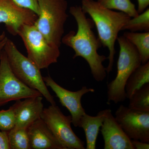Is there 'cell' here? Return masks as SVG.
<instances>
[{
    "instance_id": "obj_1",
    "label": "cell",
    "mask_w": 149,
    "mask_h": 149,
    "mask_svg": "<svg viewBox=\"0 0 149 149\" xmlns=\"http://www.w3.org/2000/svg\"><path fill=\"white\" fill-rule=\"evenodd\" d=\"M69 13L77 23V32L71 31L63 36L62 43L73 50V58L78 57L84 58L90 66L94 79L97 82H102L107 75L106 70L103 63L107 58L98 53L102 45L93 32L94 22L86 17V14L83 12L80 6L70 7Z\"/></svg>"
},
{
    "instance_id": "obj_2",
    "label": "cell",
    "mask_w": 149,
    "mask_h": 149,
    "mask_svg": "<svg viewBox=\"0 0 149 149\" xmlns=\"http://www.w3.org/2000/svg\"><path fill=\"white\" fill-rule=\"evenodd\" d=\"M81 8L88 14L95 25L99 40L104 47L109 51L107 57L108 65L106 68L109 73L112 70L114 56L116 53L115 45L119 32L131 17L122 12L114 11L106 8L94 0H82Z\"/></svg>"
},
{
    "instance_id": "obj_3",
    "label": "cell",
    "mask_w": 149,
    "mask_h": 149,
    "mask_svg": "<svg viewBox=\"0 0 149 149\" xmlns=\"http://www.w3.org/2000/svg\"><path fill=\"white\" fill-rule=\"evenodd\" d=\"M39 15L34 25L52 45L60 47L68 15L66 0H38Z\"/></svg>"
},
{
    "instance_id": "obj_4",
    "label": "cell",
    "mask_w": 149,
    "mask_h": 149,
    "mask_svg": "<svg viewBox=\"0 0 149 149\" xmlns=\"http://www.w3.org/2000/svg\"><path fill=\"white\" fill-rule=\"evenodd\" d=\"M120 47L117 63V74L114 80L107 85L108 102L117 104L126 99L125 86L131 74L141 64L137 49L123 36L117 37Z\"/></svg>"
},
{
    "instance_id": "obj_5",
    "label": "cell",
    "mask_w": 149,
    "mask_h": 149,
    "mask_svg": "<svg viewBox=\"0 0 149 149\" xmlns=\"http://www.w3.org/2000/svg\"><path fill=\"white\" fill-rule=\"evenodd\" d=\"M4 51L15 75L29 88L40 92L51 105L56 104L53 96L44 81L41 69L27 57L23 55L10 39L7 41Z\"/></svg>"
},
{
    "instance_id": "obj_6",
    "label": "cell",
    "mask_w": 149,
    "mask_h": 149,
    "mask_svg": "<svg viewBox=\"0 0 149 149\" xmlns=\"http://www.w3.org/2000/svg\"><path fill=\"white\" fill-rule=\"evenodd\" d=\"M18 35L24 43L27 57L40 69L47 68L57 62L60 48L49 42L34 24L22 26Z\"/></svg>"
},
{
    "instance_id": "obj_7",
    "label": "cell",
    "mask_w": 149,
    "mask_h": 149,
    "mask_svg": "<svg viewBox=\"0 0 149 149\" xmlns=\"http://www.w3.org/2000/svg\"><path fill=\"white\" fill-rule=\"evenodd\" d=\"M41 118L65 149H85L84 143L72 130L71 116H66L57 106L44 108Z\"/></svg>"
},
{
    "instance_id": "obj_8",
    "label": "cell",
    "mask_w": 149,
    "mask_h": 149,
    "mask_svg": "<svg viewBox=\"0 0 149 149\" xmlns=\"http://www.w3.org/2000/svg\"><path fill=\"white\" fill-rule=\"evenodd\" d=\"M42 96L40 92L20 81L11 69L3 51L0 63V106L9 102Z\"/></svg>"
},
{
    "instance_id": "obj_9",
    "label": "cell",
    "mask_w": 149,
    "mask_h": 149,
    "mask_svg": "<svg viewBox=\"0 0 149 149\" xmlns=\"http://www.w3.org/2000/svg\"><path fill=\"white\" fill-rule=\"evenodd\" d=\"M115 118L129 139L149 143V112L139 111L120 105Z\"/></svg>"
},
{
    "instance_id": "obj_10",
    "label": "cell",
    "mask_w": 149,
    "mask_h": 149,
    "mask_svg": "<svg viewBox=\"0 0 149 149\" xmlns=\"http://www.w3.org/2000/svg\"><path fill=\"white\" fill-rule=\"evenodd\" d=\"M38 15L29 9L22 7L13 0H0V23L5 24L7 30L14 36L25 25H33Z\"/></svg>"
},
{
    "instance_id": "obj_11",
    "label": "cell",
    "mask_w": 149,
    "mask_h": 149,
    "mask_svg": "<svg viewBox=\"0 0 149 149\" xmlns=\"http://www.w3.org/2000/svg\"><path fill=\"white\" fill-rule=\"evenodd\" d=\"M43 78L46 85L49 87L55 93L62 105L69 111L72 124L75 127H78L80 118L86 113L81 103L82 97L87 93H94L95 90L84 86L79 91L72 92L62 87L50 76Z\"/></svg>"
},
{
    "instance_id": "obj_12",
    "label": "cell",
    "mask_w": 149,
    "mask_h": 149,
    "mask_svg": "<svg viewBox=\"0 0 149 149\" xmlns=\"http://www.w3.org/2000/svg\"><path fill=\"white\" fill-rule=\"evenodd\" d=\"M106 110L105 116L101 129L104 149H134L131 139L124 132L110 109Z\"/></svg>"
},
{
    "instance_id": "obj_13",
    "label": "cell",
    "mask_w": 149,
    "mask_h": 149,
    "mask_svg": "<svg viewBox=\"0 0 149 149\" xmlns=\"http://www.w3.org/2000/svg\"><path fill=\"white\" fill-rule=\"evenodd\" d=\"M42 96H37L17 100L12 106L15 113V127L26 128L41 118L44 109Z\"/></svg>"
},
{
    "instance_id": "obj_14",
    "label": "cell",
    "mask_w": 149,
    "mask_h": 149,
    "mask_svg": "<svg viewBox=\"0 0 149 149\" xmlns=\"http://www.w3.org/2000/svg\"><path fill=\"white\" fill-rule=\"evenodd\" d=\"M31 149H65L41 118L27 128Z\"/></svg>"
},
{
    "instance_id": "obj_15",
    "label": "cell",
    "mask_w": 149,
    "mask_h": 149,
    "mask_svg": "<svg viewBox=\"0 0 149 149\" xmlns=\"http://www.w3.org/2000/svg\"><path fill=\"white\" fill-rule=\"evenodd\" d=\"M105 114V109L99 111L95 116L85 113L80 118L78 127L83 128L85 132L86 139L85 149H96V141Z\"/></svg>"
},
{
    "instance_id": "obj_16",
    "label": "cell",
    "mask_w": 149,
    "mask_h": 149,
    "mask_svg": "<svg viewBox=\"0 0 149 149\" xmlns=\"http://www.w3.org/2000/svg\"><path fill=\"white\" fill-rule=\"evenodd\" d=\"M149 83V61L141 64L131 74L125 86L126 98L129 99L137 90Z\"/></svg>"
},
{
    "instance_id": "obj_17",
    "label": "cell",
    "mask_w": 149,
    "mask_h": 149,
    "mask_svg": "<svg viewBox=\"0 0 149 149\" xmlns=\"http://www.w3.org/2000/svg\"><path fill=\"white\" fill-rule=\"evenodd\" d=\"M123 36L136 47L140 55L141 64L149 61V32H125Z\"/></svg>"
},
{
    "instance_id": "obj_18",
    "label": "cell",
    "mask_w": 149,
    "mask_h": 149,
    "mask_svg": "<svg viewBox=\"0 0 149 149\" xmlns=\"http://www.w3.org/2000/svg\"><path fill=\"white\" fill-rule=\"evenodd\" d=\"M128 107L139 111L149 112V83L137 90L129 99Z\"/></svg>"
},
{
    "instance_id": "obj_19",
    "label": "cell",
    "mask_w": 149,
    "mask_h": 149,
    "mask_svg": "<svg viewBox=\"0 0 149 149\" xmlns=\"http://www.w3.org/2000/svg\"><path fill=\"white\" fill-rule=\"evenodd\" d=\"M7 134L10 149H31L27 128H14Z\"/></svg>"
},
{
    "instance_id": "obj_20",
    "label": "cell",
    "mask_w": 149,
    "mask_h": 149,
    "mask_svg": "<svg viewBox=\"0 0 149 149\" xmlns=\"http://www.w3.org/2000/svg\"><path fill=\"white\" fill-rule=\"evenodd\" d=\"M101 5L110 10H116L128 15L130 17L139 15L136 6L130 0H97Z\"/></svg>"
},
{
    "instance_id": "obj_21",
    "label": "cell",
    "mask_w": 149,
    "mask_h": 149,
    "mask_svg": "<svg viewBox=\"0 0 149 149\" xmlns=\"http://www.w3.org/2000/svg\"><path fill=\"white\" fill-rule=\"evenodd\" d=\"M125 30L131 32H149V8H147L137 16L130 18L122 28V31Z\"/></svg>"
},
{
    "instance_id": "obj_22",
    "label": "cell",
    "mask_w": 149,
    "mask_h": 149,
    "mask_svg": "<svg viewBox=\"0 0 149 149\" xmlns=\"http://www.w3.org/2000/svg\"><path fill=\"white\" fill-rule=\"evenodd\" d=\"M15 113L12 106L8 109L0 111V130L8 132L12 130L15 127Z\"/></svg>"
},
{
    "instance_id": "obj_23",
    "label": "cell",
    "mask_w": 149,
    "mask_h": 149,
    "mask_svg": "<svg viewBox=\"0 0 149 149\" xmlns=\"http://www.w3.org/2000/svg\"><path fill=\"white\" fill-rule=\"evenodd\" d=\"M16 3L25 8L34 11L37 15H39L38 0H13Z\"/></svg>"
},
{
    "instance_id": "obj_24",
    "label": "cell",
    "mask_w": 149,
    "mask_h": 149,
    "mask_svg": "<svg viewBox=\"0 0 149 149\" xmlns=\"http://www.w3.org/2000/svg\"><path fill=\"white\" fill-rule=\"evenodd\" d=\"M0 149H10L7 132L0 130Z\"/></svg>"
},
{
    "instance_id": "obj_25",
    "label": "cell",
    "mask_w": 149,
    "mask_h": 149,
    "mask_svg": "<svg viewBox=\"0 0 149 149\" xmlns=\"http://www.w3.org/2000/svg\"><path fill=\"white\" fill-rule=\"evenodd\" d=\"M131 143L134 149H149V143L138 140H131Z\"/></svg>"
},
{
    "instance_id": "obj_26",
    "label": "cell",
    "mask_w": 149,
    "mask_h": 149,
    "mask_svg": "<svg viewBox=\"0 0 149 149\" xmlns=\"http://www.w3.org/2000/svg\"><path fill=\"white\" fill-rule=\"evenodd\" d=\"M8 39V38L7 37L5 32H3L2 33H0V63H1L2 54Z\"/></svg>"
},
{
    "instance_id": "obj_27",
    "label": "cell",
    "mask_w": 149,
    "mask_h": 149,
    "mask_svg": "<svg viewBox=\"0 0 149 149\" xmlns=\"http://www.w3.org/2000/svg\"><path fill=\"white\" fill-rule=\"evenodd\" d=\"M138 8L137 11L140 14L146 10L149 5V0H137Z\"/></svg>"
}]
</instances>
